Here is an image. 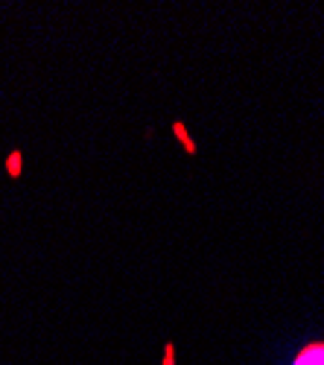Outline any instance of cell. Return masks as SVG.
Here are the masks:
<instances>
[{
    "label": "cell",
    "instance_id": "6da1fadb",
    "mask_svg": "<svg viewBox=\"0 0 324 365\" xmlns=\"http://www.w3.org/2000/svg\"><path fill=\"white\" fill-rule=\"evenodd\" d=\"M296 365H324V342H313V345H307V348L298 354Z\"/></svg>",
    "mask_w": 324,
    "mask_h": 365
}]
</instances>
